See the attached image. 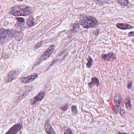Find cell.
<instances>
[{
    "instance_id": "obj_2",
    "label": "cell",
    "mask_w": 134,
    "mask_h": 134,
    "mask_svg": "<svg viewBox=\"0 0 134 134\" xmlns=\"http://www.w3.org/2000/svg\"><path fill=\"white\" fill-rule=\"evenodd\" d=\"M80 24L84 28L89 29L97 26L98 22L96 18L94 16L82 15L80 17Z\"/></svg>"
},
{
    "instance_id": "obj_31",
    "label": "cell",
    "mask_w": 134,
    "mask_h": 134,
    "mask_svg": "<svg viewBox=\"0 0 134 134\" xmlns=\"http://www.w3.org/2000/svg\"></svg>"
},
{
    "instance_id": "obj_26",
    "label": "cell",
    "mask_w": 134,
    "mask_h": 134,
    "mask_svg": "<svg viewBox=\"0 0 134 134\" xmlns=\"http://www.w3.org/2000/svg\"><path fill=\"white\" fill-rule=\"evenodd\" d=\"M125 113L126 112H125V111H124L123 109H120V115L122 116H124V115H125Z\"/></svg>"
},
{
    "instance_id": "obj_25",
    "label": "cell",
    "mask_w": 134,
    "mask_h": 134,
    "mask_svg": "<svg viewBox=\"0 0 134 134\" xmlns=\"http://www.w3.org/2000/svg\"><path fill=\"white\" fill-rule=\"evenodd\" d=\"M68 108V105H66L62 108H61V109L63 110V111H64L67 110Z\"/></svg>"
},
{
    "instance_id": "obj_23",
    "label": "cell",
    "mask_w": 134,
    "mask_h": 134,
    "mask_svg": "<svg viewBox=\"0 0 134 134\" xmlns=\"http://www.w3.org/2000/svg\"><path fill=\"white\" fill-rule=\"evenodd\" d=\"M17 20L18 21V23H19V24H23L24 23V19L22 18H17Z\"/></svg>"
},
{
    "instance_id": "obj_24",
    "label": "cell",
    "mask_w": 134,
    "mask_h": 134,
    "mask_svg": "<svg viewBox=\"0 0 134 134\" xmlns=\"http://www.w3.org/2000/svg\"><path fill=\"white\" fill-rule=\"evenodd\" d=\"M132 84H133V83L131 81L128 82L127 86V88L129 89H131L132 87Z\"/></svg>"
},
{
    "instance_id": "obj_10",
    "label": "cell",
    "mask_w": 134,
    "mask_h": 134,
    "mask_svg": "<svg viewBox=\"0 0 134 134\" xmlns=\"http://www.w3.org/2000/svg\"><path fill=\"white\" fill-rule=\"evenodd\" d=\"M37 73H34L26 77H23L20 79V81L23 83H27L34 81L37 77Z\"/></svg>"
},
{
    "instance_id": "obj_3",
    "label": "cell",
    "mask_w": 134,
    "mask_h": 134,
    "mask_svg": "<svg viewBox=\"0 0 134 134\" xmlns=\"http://www.w3.org/2000/svg\"><path fill=\"white\" fill-rule=\"evenodd\" d=\"M14 31L12 30L1 29V44H3L5 42L10 40L14 36Z\"/></svg>"
},
{
    "instance_id": "obj_6",
    "label": "cell",
    "mask_w": 134,
    "mask_h": 134,
    "mask_svg": "<svg viewBox=\"0 0 134 134\" xmlns=\"http://www.w3.org/2000/svg\"><path fill=\"white\" fill-rule=\"evenodd\" d=\"M19 73V70L18 69L12 70L7 74L5 78V81L7 83L12 82L17 77Z\"/></svg>"
},
{
    "instance_id": "obj_21",
    "label": "cell",
    "mask_w": 134,
    "mask_h": 134,
    "mask_svg": "<svg viewBox=\"0 0 134 134\" xmlns=\"http://www.w3.org/2000/svg\"><path fill=\"white\" fill-rule=\"evenodd\" d=\"M72 112L74 114H76L78 113V109L77 107L75 105H73L71 107Z\"/></svg>"
},
{
    "instance_id": "obj_4",
    "label": "cell",
    "mask_w": 134,
    "mask_h": 134,
    "mask_svg": "<svg viewBox=\"0 0 134 134\" xmlns=\"http://www.w3.org/2000/svg\"><path fill=\"white\" fill-rule=\"evenodd\" d=\"M54 48H55V46H54V45L51 46L49 48L44 52V53L42 54V55L41 56L40 59H39L38 62L35 64V65H34V68L37 66L42 61L47 59L50 56V55L52 54V53L53 52V50H54Z\"/></svg>"
},
{
    "instance_id": "obj_11",
    "label": "cell",
    "mask_w": 134,
    "mask_h": 134,
    "mask_svg": "<svg viewBox=\"0 0 134 134\" xmlns=\"http://www.w3.org/2000/svg\"><path fill=\"white\" fill-rule=\"evenodd\" d=\"M45 94V93L43 91H41V92H39L37 96H35L33 99H31V105H34L37 102H38L44 98Z\"/></svg>"
},
{
    "instance_id": "obj_20",
    "label": "cell",
    "mask_w": 134,
    "mask_h": 134,
    "mask_svg": "<svg viewBox=\"0 0 134 134\" xmlns=\"http://www.w3.org/2000/svg\"><path fill=\"white\" fill-rule=\"evenodd\" d=\"M118 3L122 6H126L129 4L128 0H117Z\"/></svg>"
},
{
    "instance_id": "obj_5",
    "label": "cell",
    "mask_w": 134,
    "mask_h": 134,
    "mask_svg": "<svg viewBox=\"0 0 134 134\" xmlns=\"http://www.w3.org/2000/svg\"><path fill=\"white\" fill-rule=\"evenodd\" d=\"M31 89V87L30 86H26L23 87L18 92V94L16 97V101H19L20 100L24 98L29 93V92H30Z\"/></svg>"
},
{
    "instance_id": "obj_17",
    "label": "cell",
    "mask_w": 134,
    "mask_h": 134,
    "mask_svg": "<svg viewBox=\"0 0 134 134\" xmlns=\"http://www.w3.org/2000/svg\"><path fill=\"white\" fill-rule=\"evenodd\" d=\"M97 4L101 5L105 4L108 3L111 0H93Z\"/></svg>"
},
{
    "instance_id": "obj_13",
    "label": "cell",
    "mask_w": 134,
    "mask_h": 134,
    "mask_svg": "<svg viewBox=\"0 0 134 134\" xmlns=\"http://www.w3.org/2000/svg\"><path fill=\"white\" fill-rule=\"evenodd\" d=\"M116 27L122 30H130L133 28V26L127 24L118 23L116 24Z\"/></svg>"
},
{
    "instance_id": "obj_19",
    "label": "cell",
    "mask_w": 134,
    "mask_h": 134,
    "mask_svg": "<svg viewBox=\"0 0 134 134\" xmlns=\"http://www.w3.org/2000/svg\"><path fill=\"white\" fill-rule=\"evenodd\" d=\"M87 60V63L86 64L88 68H90L93 66V59L90 56L89 57Z\"/></svg>"
},
{
    "instance_id": "obj_29",
    "label": "cell",
    "mask_w": 134,
    "mask_h": 134,
    "mask_svg": "<svg viewBox=\"0 0 134 134\" xmlns=\"http://www.w3.org/2000/svg\"><path fill=\"white\" fill-rule=\"evenodd\" d=\"M18 1H22L23 0H18Z\"/></svg>"
},
{
    "instance_id": "obj_27",
    "label": "cell",
    "mask_w": 134,
    "mask_h": 134,
    "mask_svg": "<svg viewBox=\"0 0 134 134\" xmlns=\"http://www.w3.org/2000/svg\"><path fill=\"white\" fill-rule=\"evenodd\" d=\"M134 35V32H130L128 34V37H133Z\"/></svg>"
},
{
    "instance_id": "obj_8",
    "label": "cell",
    "mask_w": 134,
    "mask_h": 134,
    "mask_svg": "<svg viewBox=\"0 0 134 134\" xmlns=\"http://www.w3.org/2000/svg\"><path fill=\"white\" fill-rule=\"evenodd\" d=\"M23 127V124L21 123L17 124L12 126L5 134H17Z\"/></svg>"
},
{
    "instance_id": "obj_16",
    "label": "cell",
    "mask_w": 134,
    "mask_h": 134,
    "mask_svg": "<svg viewBox=\"0 0 134 134\" xmlns=\"http://www.w3.org/2000/svg\"><path fill=\"white\" fill-rule=\"evenodd\" d=\"M125 104L127 109L131 110L132 108V105L131 103V100L129 98H127L125 100Z\"/></svg>"
},
{
    "instance_id": "obj_7",
    "label": "cell",
    "mask_w": 134,
    "mask_h": 134,
    "mask_svg": "<svg viewBox=\"0 0 134 134\" xmlns=\"http://www.w3.org/2000/svg\"><path fill=\"white\" fill-rule=\"evenodd\" d=\"M122 98L121 95L119 94H116L114 98V102L115 106L112 110L115 113H118L119 109L121 106Z\"/></svg>"
},
{
    "instance_id": "obj_9",
    "label": "cell",
    "mask_w": 134,
    "mask_h": 134,
    "mask_svg": "<svg viewBox=\"0 0 134 134\" xmlns=\"http://www.w3.org/2000/svg\"><path fill=\"white\" fill-rule=\"evenodd\" d=\"M101 57L105 61H110V62L116 60V59L115 54L112 52H109L107 54H102Z\"/></svg>"
},
{
    "instance_id": "obj_28",
    "label": "cell",
    "mask_w": 134,
    "mask_h": 134,
    "mask_svg": "<svg viewBox=\"0 0 134 134\" xmlns=\"http://www.w3.org/2000/svg\"><path fill=\"white\" fill-rule=\"evenodd\" d=\"M115 134H127L125 132H120V131H118L116 132Z\"/></svg>"
},
{
    "instance_id": "obj_18",
    "label": "cell",
    "mask_w": 134,
    "mask_h": 134,
    "mask_svg": "<svg viewBox=\"0 0 134 134\" xmlns=\"http://www.w3.org/2000/svg\"><path fill=\"white\" fill-rule=\"evenodd\" d=\"M27 25L29 27H31L34 25V19L32 16H30L29 17V19L28 20L27 22Z\"/></svg>"
},
{
    "instance_id": "obj_14",
    "label": "cell",
    "mask_w": 134,
    "mask_h": 134,
    "mask_svg": "<svg viewBox=\"0 0 134 134\" xmlns=\"http://www.w3.org/2000/svg\"><path fill=\"white\" fill-rule=\"evenodd\" d=\"M99 84H100V82L98 78L96 77H94L92 78L91 82L89 83L88 85L90 87H92L94 85H96L98 86H99Z\"/></svg>"
},
{
    "instance_id": "obj_12",
    "label": "cell",
    "mask_w": 134,
    "mask_h": 134,
    "mask_svg": "<svg viewBox=\"0 0 134 134\" xmlns=\"http://www.w3.org/2000/svg\"><path fill=\"white\" fill-rule=\"evenodd\" d=\"M44 129H45V131L47 134H56L50 124L49 120H47L46 121Z\"/></svg>"
},
{
    "instance_id": "obj_22",
    "label": "cell",
    "mask_w": 134,
    "mask_h": 134,
    "mask_svg": "<svg viewBox=\"0 0 134 134\" xmlns=\"http://www.w3.org/2000/svg\"><path fill=\"white\" fill-rule=\"evenodd\" d=\"M64 134H74L70 128H65Z\"/></svg>"
},
{
    "instance_id": "obj_30",
    "label": "cell",
    "mask_w": 134,
    "mask_h": 134,
    "mask_svg": "<svg viewBox=\"0 0 134 134\" xmlns=\"http://www.w3.org/2000/svg\"><path fill=\"white\" fill-rule=\"evenodd\" d=\"M133 41H134V40H133Z\"/></svg>"
},
{
    "instance_id": "obj_15",
    "label": "cell",
    "mask_w": 134,
    "mask_h": 134,
    "mask_svg": "<svg viewBox=\"0 0 134 134\" xmlns=\"http://www.w3.org/2000/svg\"><path fill=\"white\" fill-rule=\"evenodd\" d=\"M23 33L22 32L14 31L13 37L17 41H20L23 38Z\"/></svg>"
},
{
    "instance_id": "obj_1",
    "label": "cell",
    "mask_w": 134,
    "mask_h": 134,
    "mask_svg": "<svg viewBox=\"0 0 134 134\" xmlns=\"http://www.w3.org/2000/svg\"><path fill=\"white\" fill-rule=\"evenodd\" d=\"M32 13L30 7L27 5H16L10 9L9 13L14 16H25L30 15Z\"/></svg>"
}]
</instances>
